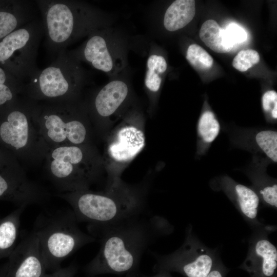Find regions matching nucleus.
<instances>
[{
  "label": "nucleus",
  "mask_w": 277,
  "mask_h": 277,
  "mask_svg": "<svg viewBox=\"0 0 277 277\" xmlns=\"http://www.w3.org/2000/svg\"><path fill=\"white\" fill-rule=\"evenodd\" d=\"M88 81L82 63L66 49L23 84V96L35 102L78 101Z\"/></svg>",
  "instance_id": "nucleus-4"
},
{
  "label": "nucleus",
  "mask_w": 277,
  "mask_h": 277,
  "mask_svg": "<svg viewBox=\"0 0 277 277\" xmlns=\"http://www.w3.org/2000/svg\"><path fill=\"white\" fill-rule=\"evenodd\" d=\"M156 272H177L186 277H207L212 269L213 256L206 250L196 247L189 238L174 252L164 256L153 254Z\"/></svg>",
  "instance_id": "nucleus-12"
},
{
  "label": "nucleus",
  "mask_w": 277,
  "mask_h": 277,
  "mask_svg": "<svg viewBox=\"0 0 277 277\" xmlns=\"http://www.w3.org/2000/svg\"><path fill=\"white\" fill-rule=\"evenodd\" d=\"M157 273L153 275L147 276L140 274L139 277H172L169 272L166 271H158Z\"/></svg>",
  "instance_id": "nucleus-32"
},
{
  "label": "nucleus",
  "mask_w": 277,
  "mask_h": 277,
  "mask_svg": "<svg viewBox=\"0 0 277 277\" xmlns=\"http://www.w3.org/2000/svg\"><path fill=\"white\" fill-rule=\"evenodd\" d=\"M235 191L242 212L250 219H255L259 205L258 194L251 188L242 184L235 185Z\"/></svg>",
  "instance_id": "nucleus-23"
},
{
  "label": "nucleus",
  "mask_w": 277,
  "mask_h": 277,
  "mask_svg": "<svg viewBox=\"0 0 277 277\" xmlns=\"http://www.w3.org/2000/svg\"><path fill=\"white\" fill-rule=\"evenodd\" d=\"M6 277H44L46 268L33 231L22 238L9 256Z\"/></svg>",
  "instance_id": "nucleus-13"
},
{
  "label": "nucleus",
  "mask_w": 277,
  "mask_h": 277,
  "mask_svg": "<svg viewBox=\"0 0 277 277\" xmlns=\"http://www.w3.org/2000/svg\"><path fill=\"white\" fill-rule=\"evenodd\" d=\"M35 1L0 0V41L37 18Z\"/></svg>",
  "instance_id": "nucleus-15"
},
{
  "label": "nucleus",
  "mask_w": 277,
  "mask_h": 277,
  "mask_svg": "<svg viewBox=\"0 0 277 277\" xmlns=\"http://www.w3.org/2000/svg\"><path fill=\"white\" fill-rule=\"evenodd\" d=\"M167 69L165 57L150 49L146 62L144 85L150 93H157L161 87L163 76Z\"/></svg>",
  "instance_id": "nucleus-21"
},
{
  "label": "nucleus",
  "mask_w": 277,
  "mask_h": 277,
  "mask_svg": "<svg viewBox=\"0 0 277 277\" xmlns=\"http://www.w3.org/2000/svg\"><path fill=\"white\" fill-rule=\"evenodd\" d=\"M186 58L193 68L199 70H208L213 64V60L211 55L202 47L195 44L189 46Z\"/></svg>",
  "instance_id": "nucleus-25"
},
{
  "label": "nucleus",
  "mask_w": 277,
  "mask_h": 277,
  "mask_svg": "<svg viewBox=\"0 0 277 277\" xmlns=\"http://www.w3.org/2000/svg\"><path fill=\"white\" fill-rule=\"evenodd\" d=\"M207 277H223L222 272L218 269H213Z\"/></svg>",
  "instance_id": "nucleus-33"
},
{
  "label": "nucleus",
  "mask_w": 277,
  "mask_h": 277,
  "mask_svg": "<svg viewBox=\"0 0 277 277\" xmlns=\"http://www.w3.org/2000/svg\"><path fill=\"white\" fill-rule=\"evenodd\" d=\"M78 267L75 264H71L65 268H60L44 277H74L77 272Z\"/></svg>",
  "instance_id": "nucleus-31"
},
{
  "label": "nucleus",
  "mask_w": 277,
  "mask_h": 277,
  "mask_svg": "<svg viewBox=\"0 0 277 277\" xmlns=\"http://www.w3.org/2000/svg\"><path fill=\"white\" fill-rule=\"evenodd\" d=\"M71 209L41 213L33 231L36 234L46 270L60 269L67 257L95 239L81 230Z\"/></svg>",
  "instance_id": "nucleus-6"
},
{
  "label": "nucleus",
  "mask_w": 277,
  "mask_h": 277,
  "mask_svg": "<svg viewBox=\"0 0 277 277\" xmlns=\"http://www.w3.org/2000/svg\"><path fill=\"white\" fill-rule=\"evenodd\" d=\"M98 90L93 96L90 105H85L88 112L96 119L112 115L127 99L129 93L127 80L118 76Z\"/></svg>",
  "instance_id": "nucleus-14"
},
{
  "label": "nucleus",
  "mask_w": 277,
  "mask_h": 277,
  "mask_svg": "<svg viewBox=\"0 0 277 277\" xmlns=\"http://www.w3.org/2000/svg\"><path fill=\"white\" fill-rule=\"evenodd\" d=\"M197 130L206 143H211L216 138L220 130V125L212 112L207 111L202 114L198 122Z\"/></svg>",
  "instance_id": "nucleus-24"
},
{
  "label": "nucleus",
  "mask_w": 277,
  "mask_h": 277,
  "mask_svg": "<svg viewBox=\"0 0 277 277\" xmlns=\"http://www.w3.org/2000/svg\"><path fill=\"white\" fill-rule=\"evenodd\" d=\"M199 34L202 41L215 52H228L234 46L225 29L221 28L213 19H208L203 24Z\"/></svg>",
  "instance_id": "nucleus-20"
},
{
  "label": "nucleus",
  "mask_w": 277,
  "mask_h": 277,
  "mask_svg": "<svg viewBox=\"0 0 277 277\" xmlns=\"http://www.w3.org/2000/svg\"><path fill=\"white\" fill-rule=\"evenodd\" d=\"M44 161L46 173L59 193L88 190L100 165L96 151L88 144L51 147Z\"/></svg>",
  "instance_id": "nucleus-8"
},
{
  "label": "nucleus",
  "mask_w": 277,
  "mask_h": 277,
  "mask_svg": "<svg viewBox=\"0 0 277 277\" xmlns=\"http://www.w3.org/2000/svg\"><path fill=\"white\" fill-rule=\"evenodd\" d=\"M262 107L266 112H269L274 119L277 118V93L274 90L266 92L262 98Z\"/></svg>",
  "instance_id": "nucleus-29"
},
{
  "label": "nucleus",
  "mask_w": 277,
  "mask_h": 277,
  "mask_svg": "<svg viewBox=\"0 0 277 277\" xmlns=\"http://www.w3.org/2000/svg\"><path fill=\"white\" fill-rule=\"evenodd\" d=\"M26 207L18 206L10 214L0 219V259L9 257L15 248L21 216Z\"/></svg>",
  "instance_id": "nucleus-18"
},
{
  "label": "nucleus",
  "mask_w": 277,
  "mask_h": 277,
  "mask_svg": "<svg viewBox=\"0 0 277 277\" xmlns=\"http://www.w3.org/2000/svg\"><path fill=\"white\" fill-rule=\"evenodd\" d=\"M44 36L41 19L15 30L0 41V67L19 82H27L39 69L36 60Z\"/></svg>",
  "instance_id": "nucleus-9"
},
{
  "label": "nucleus",
  "mask_w": 277,
  "mask_h": 277,
  "mask_svg": "<svg viewBox=\"0 0 277 277\" xmlns=\"http://www.w3.org/2000/svg\"><path fill=\"white\" fill-rule=\"evenodd\" d=\"M255 141L260 148L273 162H277V132L275 131L263 130L255 136Z\"/></svg>",
  "instance_id": "nucleus-26"
},
{
  "label": "nucleus",
  "mask_w": 277,
  "mask_h": 277,
  "mask_svg": "<svg viewBox=\"0 0 277 277\" xmlns=\"http://www.w3.org/2000/svg\"><path fill=\"white\" fill-rule=\"evenodd\" d=\"M23 96V84L0 67V111Z\"/></svg>",
  "instance_id": "nucleus-22"
},
{
  "label": "nucleus",
  "mask_w": 277,
  "mask_h": 277,
  "mask_svg": "<svg viewBox=\"0 0 277 277\" xmlns=\"http://www.w3.org/2000/svg\"><path fill=\"white\" fill-rule=\"evenodd\" d=\"M224 29L233 45L243 43L247 39V34L245 30L235 23L229 24Z\"/></svg>",
  "instance_id": "nucleus-28"
},
{
  "label": "nucleus",
  "mask_w": 277,
  "mask_h": 277,
  "mask_svg": "<svg viewBox=\"0 0 277 277\" xmlns=\"http://www.w3.org/2000/svg\"><path fill=\"white\" fill-rule=\"evenodd\" d=\"M259 53L252 49L240 51L234 57L232 66L241 72H245L260 62Z\"/></svg>",
  "instance_id": "nucleus-27"
},
{
  "label": "nucleus",
  "mask_w": 277,
  "mask_h": 277,
  "mask_svg": "<svg viewBox=\"0 0 277 277\" xmlns=\"http://www.w3.org/2000/svg\"><path fill=\"white\" fill-rule=\"evenodd\" d=\"M56 195L69 203L78 222L88 224L110 223L146 211L139 191L118 185L105 192L87 190Z\"/></svg>",
  "instance_id": "nucleus-3"
},
{
  "label": "nucleus",
  "mask_w": 277,
  "mask_h": 277,
  "mask_svg": "<svg viewBox=\"0 0 277 277\" xmlns=\"http://www.w3.org/2000/svg\"><path fill=\"white\" fill-rule=\"evenodd\" d=\"M246 262L250 270L261 277H272L277 268V250L266 239L258 240L252 247Z\"/></svg>",
  "instance_id": "nucleus-17"
},
{
  "label": "nucleus",
  "mask_w": 277,
  "mask_h": 277,
  "mask_svg": "<svg viewBox=\"0 0 277 277\" xmlns=\"http://www.w3.org/2000/svg\"><path fill=\"white\" fill-rule=\"evenodd\" d=\"M264 201L269 205L277 207V185L267 186L260 190Z\"/></svg>",
  "instance_id": "nucleus-30"
},
{
  "label": "nucleus",
  "mask_w": 277,
  "mask_h": 277,
  "mask_svg": "<svg viewBox=\"0 0 277 277\" xmlns=\"http://www.w3.org/2000/svg\"><path fill=\"white\" fill-rule=\"evenodd\" d=\"M140 274V272L131 273H129V274L124 275V277H139ZM91 277H96V276H91Z\"/></svg>",
  "instance_id": "nucleus-34"
},
{
  "label": "nucleus",
  "mask_w": 277,
  "mask_h": 277,
  "mask_svg": "<svg viewBox=\"0 0 277 277\" xmlns=\"http://www.w3.org/2000/svg\"><path fill=\"white\" fill-rule=\"evenodd\" d=\"M50 197L46 188L28 177L17 158L0 147V201L27 206L43 204Z\"/></svg>",
  "instance_id": "nucleus-11"
},
{
  "label": "nucleus",
  "mask_w": 277,
  "mask_h": 277,
  "mask_svg": "<svg viewBox=\"0 0 277 277\" xmlns=\"http://www.w3.org/2000/svg\"><path fill=\"white\" fill-rule=\"evenodd\" d=\"M33 120L49 147L87 144L88 111L80 100L35 102L31 100Z\"/></svg>",
  "instance_id": "nucleus-5"
},
{
  "label": "nucleus",
  "mask_w": 277,
  "mask_h": 277,
  "mask_svg": "<svg viewBox=\"0 0 277 277\" xmlns=\"http://www.w3.org/2000/svg\"><path fill=\"white\" fill-rule=\"evenodd\" d=\"M69 51L81 63L112 78L119 75L127 65V39L111 26L94 31L79 47Z\"/></svg>",
  "instance_id": "nucleus-10"
},
{
  "label": "nucleus",
  "mask_w": 277,
  "mask_h": 277,
  "mask_svg": "<svg viewBox=\"0 0 277 277\" xmlns=\"http://www.w3.org/2000/svg\"><path fill=\"white\" fill-rule=\"evenodd\" d=\"M145 140L144 133L141 130L133 126H127L118 131L115 141L108 147V152L116 162H127L143 149Z\"/></svg>",
  "instance_id": "nucleus-16"
},
{
  "label": "nucleus",
  "mask_w": 277,
  "mask_h": 277,
  "mask_svg": "<svg viewBox=\"0 0 277 277\" xmlns=\"http://www.w3.org/2000/svg\"><path fill=\"white\" fill-rule=\"evenodd\" d=\"M0 147L23 166H35L45 160L50 147L33 120L31 100L22 96L0 111Z\"/></svg>",
  "instance_id": "nucleus-7"
},
{
  "label": "nucleus",
  "mask_w": 277,
  "mask_h": 277,
  "mask_svg": "<svg viewBox=\"0 0 277 277\" xmlns=\"http://www.w3.org/2000/svg\"><path fill=\"white\" fill-rule=\"evenodd\" d=\"M166 227L163 218L147 211L110 223L88 224L89 234L98 240L100 247L85 272L90 276L139 272L143 255L165 233Z\"/></svg>",
  "instance_id": "nucleus-1"
},
{
  "label": "nucleus",
  "mask_w": 277,
  "mask_h": 277,
  "mask_svg": "<svg viewBox=\"0 0 277 277\" xmlns=\"http://www.w3.org/2000/svg\"><path fill=\"white\" fill-rule=\"evenodd\" d=\"M35 2L41 15L45 47L55 57L68 46L113 22L110 14L84 1Z\"/></svg>",
  "instance_id": "nucleus-2"
},
{
  "label": "nucleus",
  "mask_w": 277,
  "mask_h": 277,
  "mask_svg": "<svg viewBox=\"0 0 277 277\" xmlns=\"http://www.w3.org/2000/svg\"><path fill=\"white\" fill-rule=\"evenodd\" d=\"M195 14V1H174L165 12L163 18L164 27L170 32L180 30L193 19Z\"/></svg>",
  "instance_id": "nucleus-19"
}]
</instances>
